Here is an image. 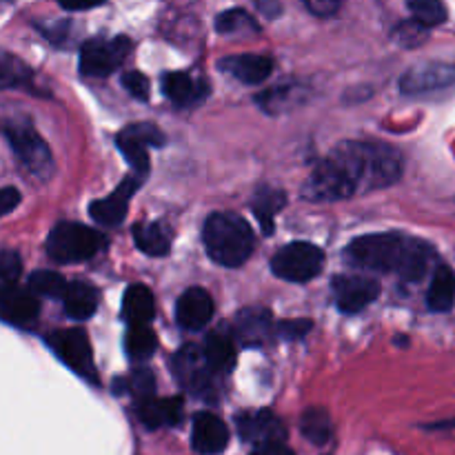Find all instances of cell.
Segmentation results:
<instances>
[{"label": "cell", "mask_w": 455, "mask_h": 455, "mask_svg": "<svg viewBox=\"0 0 455 455\" xmlns=\"http://www.w3.org/2000/svg\"><path fill=\"white\" fill-rule=\"evenodd\" d=\"M216 29L220 34L231 36V34H258L260 27L258 22L249 16L244 9H229V12H222L216 20Z\"/></svg>", "instance_id": "33"}, {"label": "cell", "mask_w": 455, "mask_h": 455, "mask_svg": "<svg viewBox=\"0 0 455 455\" xmlns=\"http://www.w3.org/2000/svg\"><path fill=\"white\" fill-rule=\"evenodd\" d=\"M123 84L138 100H147L149 98V78L145 74H140V71H127V74H123Z\"/></svg>", "instance_id": "39"}, {"label": "cell", "mask_w": 455, "mask_h": 455, "mask_svg": "<svg viewBox=\"0 0 455 455\" xmlns=\"http://www.w3.org/2000/svg\"><path fill=\"white\" fill-rule=\"evenodd\" d=\"M163 93L176 105H194L207 96V84L194 80L185 71H169L163 76Z\"/></svg>", "instance_id": "22"}, {"label": "cell", "mask_w": 455, "mask_h": 455, "mask_svg": "<svg viewBox=\"0 0 455 455\" xmlns=\"http://www.w3.org/2000/svg\"><path fill=\"white\" fill-rule=\"evenodd\" d=\"M200 351H203L204 363L213 373H227L235 364L234 340L222 331H213Z\"/></svg>", "instance_id": "27"}, {"label": "cell", "mask_w": 455, "mask_h": 455, "mask_svg": "<svg viewBox=\"0 0 455 455\" xmlns=\"http://www.w3.org/2000/svg\"><path fill=\"white\" fill-rule=\"evenodd\" d=\"M62 305L69 318L87 320L98 309V291L89 283H71L62 293Z\"/></svg>", "instance_id": "24"}, {"label": "cell", "mask_w": 455, "mask_h": 455, "mask_svg": "<svg viewBox=\"0 0 455 455\" xmlns=\"http://www.w3.org/2000/svg\"><path fill=\"white\" fill-rule=\"evenodd\" d=\"M394 40H398L403 47H416V44L425 43L427 40V27L418 25L416 20H409L398 25V29L394 31Z\"/></svg>", "instance_id": "36"}, {"label": "cell", "mask_w": 455, "mask_h": 455, "mask_svg": "<svg viewBox=\"0 0 455 455\" xmlns=\"http://www.w3.org/2000/svg\"><path fill=\"white\" fill-rule=\"evenodd\" d=\"M20 204V191L16 187H3L0 189V216H7Z\"/></svg>", "instance_id": "41"}, {"label": "cell", "mask_w": 455, "mask_h": 455, "mask_svg": "<svg viewBox=\"0 0 455 455\" xmlns=\"http://www.w3.org/2000/svg\"><path fill=\"white\" fill-rule=\"evenodd\" d=\"M22 271V260L16 251L7 249V251H0V280L4 284H13L18 280Z\"/></svg>", "instance_id": "37"}, {"label": "cell", "mask_w": 455, "mask_h": 455, "mask_svg": "<svg viewBox=\"0 0 455 455\" xmlns=\"http://www.w3.org/2000/svg\"><path fill=\"white\" fill-rule=\"evenodd\" d=\"M409 12L413 13V20L422 27H435V25H443L447 20V9H444L443 3L438 0H411L407 4Z\"/></svg>", "instance_id": "34"}, {"label": "cell", "mask_w": 455, "mask_h": 455, "mask_svg": "<svg viewBox=\"0 0 455 455\" xmlns=\"http://www.w3.org/2000/svg\"><path fill=\"white\" fill-rule=\"evenodd\" d=\"M234 329L244 347H260L274 333V318L265 307H247L235 315Z\"/></svg>", "instance_id": "17"}, {"label": "cell", "mask_w": 455, "mask_h": 455, "mask_svg": "<svg viewBox=\"0 0 455 455\" xmlns=\"http://www.w3.org/2000/svg\"><path fill=\"white\" fill-rule=\"evenodd\" d=\"M154 311L156 302L149 287H145V284H132V287H127L123 298V318L132 327H147L149 320L154 318Z\"/></svg>", "instance_id": "23"}, {"label": "cell", "mask_w": 455, "mask_h": 455, "mask_svg": "<svg viewBox=\"0 0 455 455\" xmlns=\"http://www.w3.org/2000/svg\"><path fill=\"white\" fill-rule=\"evenodd\" d=\"M331 289L336 307L342 314H360L380 296L378 280L364 278V275H336Z\"/></svg>", "instance_id": "11"}, {"label": "cell", "mask_w": 455, "mask_h": 455, "mask_svg": "<svg viewBox=\"0 0 455 455\" xmlns=\"http://www.w3.org/2000/svg\"><path fill=\"white\" fill-rule=\"evenodd\" d=\"M302 194L311 203H333V200L351 198V196L358 194V189H355L354 178H351L345 160L340 158L338 151H333L311 172L305 187H302Z\"/></svg>", "instance_id": "5"}, {"label": "cell", "mask_w": 455, "mask_h": 455, "mask_svg": "<svg viewBox=\"0 0 455 455\" xmlns=\"http://www.w3.org/2000/svg\"><path fill=\"white\" fill-rule=\"evenodd\" d=\"M60 7L65 9V12H84V9H93V7H100V3H60Z\"/></svg>", "instance_id": "43"}, {"label": "cell", "mask_w": 455, "mask_h": 455, "mask_svg": "<svg viewBox=\"0 0 455 455\" xmlns=\"http://www.w3.org/2000/svg\"><path fill=\"white\" fill-rule=\"evenodd\" d=\"M213 318V300L204 289H187L176 302V320L182 329L200 331Z\"/></svg>", "instance_id": "15"}, {"label": "cell", "mask_w": 455, "mask_h": 455, "mask_svg": "<svg viewBox=\"0 0 455 455\" xmlns=\"http://www.w3.org/2000/svg\"><path fill=\"white\" fill-rule=\"evenodd\" d=\"M300 431L311 444H327L331 438V418L324 409H307L300 418Z\"/></svg>", "instance_id": "29"}, {"label": "cell", "mask_w": 455, "mask_h": 455, "mask_svg": "<svg viewBox=\"0 0 455 455\" xmlns=\"http://www.w3.org/2000/svg\"><path fill=\"white\" fill-rule=\"evenodd\" d=\"M235 427H238V434L244 443L258 444V447L283 443L287 438V429H284L283 420L275 418L271 411L244 413V416L235 418Z\"/></svg>", "instance_id": "14"}, {"label": "cell", "mask_w": 455, "mask_h": 455, "mask_svg": "<svg viewBox=\"0 0 455 455\" xmlns=\"http://www.w3.org/2000/svg\"><path fill=\"white\" fill-rule=\"evenodd\" d=\"M209 258L222 267H243L253 253V231L235 213H213L203 229Z\"/></svg>", "instance_id": "3"}, {"label": "cell", "mask_w": 455, "mask_h": 455, "mask_svg": "<svg viewBox=\"0 0 455 455\" xmlns=\"http://www.w3.org/2000/svg\"><path fill=\"white\" fill-rule=\"evenodd\" d=\"M0 314L18 324H29L38 318L40 302L27 289L16 284H0Z\"/></svg>", "instance_id": "18"}, {"label": "cell", "mask_w": 455, "mask_h": 455, "mask_svg": "<svg viewBox=\"0 0 455 455\" xmlns=\"http://www.w3.org/2000/svg\"><path fill=\"white\" fill-rule=\"evenodd\" d=\"M323 249L311 243H291L271 258V271L287 283H309L323 271Z\"/></svg>", "instance_id": "6"}, {"label": "cell", "mask_w": 455, "mask_h": 455, "mask_svg": "<svg viewBox=\"0 0 455 455\" xmlns=\"http://www.w3.org/2000/svg\"><path fill=\"white\" fill-rule=\"evenodd\" d=\"M191 444L198 453L218 455L229 444V429L225 422L213 413H198L194 418V434H191Z\"/></svg>", "instance_id": "16"}, {"label": "cell", "mask_w": 455, "mask_h": 455, "mask_svg": "<svg viewBox=\"0 0 455 455\" xmlns=\"http://www.w3.org/2000/svg\"><path fill=\"white\" fill-rule=\"evenodd\" d=\"M351 265L382 274H398L404 283H418L435 258L434 247L403 234H371L351 240L345 249Z\"/></svg>", "instance_id": "1"}, {"label": "cell", "mask_w": 455, "mask_h": 455, "mask_svg": "<svg viewBox=\"0 0 455 455\" xmlns=\"http://www.w3.org/2000/svg\"><path fill=\"white\" fill-rule=\"evenodd\" d=\"M49 347L56 351L58 358L67 364V367L74 369L78 376L83 378H96V369H93V354L92 345H89V338L83 329H60V331L52 333L47 338Z\"/></svg>", "instance_id": "10"}, {"label": "cell", "mask_w": 455, "mask_h": 455, "mask_svg": "<svg viewBox=\"0 0 455 455\" xmlns=\"http://www.w3.org/2000/svg\"><path fill=\"white\" fill-rule=\"evenodd\" d=\"M251 455H296L287 444L275 443V444H262V447H256Z\"/></svg>", "instance_id": "42"}, {"label": "cell", "mask_w": 455, "mask_h": 455, "mask_svg": "<svg viewBox=\"0 0 455 455\" xmlns=\"http://www.w3.org/2000/svg\"><path fill=\"white\" fill-rule=\"evenodd\" d=\"M311 329H314L311 320H283L275 327V331H278V336L283 340H302Z\"/></svg>", "instance_id": "38"}, {"label": "cell", "mask_w": 455, "mask_h": 455, "mask_svg": "<svg viewBox=\"0 0 455 455\" xmlns=\"http://www.w3.org/2000/svg\"><path fill=\"white\" fill-rule=\"evenodd\" d=\"M449 87H455V65L449 62H425L409 69L400 80V89L407 96H422Z\"/></svg>", "instance_id": "12"}, {"label": "cell", "mask_w": 455, "mask_h": 455, "mask_svg": "<svg viewBox=\"0 0 455 455\" xmlns=\"http://www.w3.org/2000/svg\"><path fill=\"white\" fill-rule=\"evenodd\" d=\"M142 178L136 176V173H129L114 191L111 196H107L105 200H96V203L89 204V213L96 222L105 227H116L124 220L127 216V207L132 196L136 194V189L140 187Z\"/></svg>", "instance_id": "13"}, {"label": "cell", "mask_w": 455, "mask_h": 455, "mask_svg": "<svg viewBox=\"0 0 455 455\" xmlns=\"http://www.w3.org/2000/svg\"><path fill=\"white\" fill-rule=\"evenodd\" d=\"M31 83V69L13 53L0 52V89L27 87Z\"/></svg>", "instance_id": "30"}, {"label": "cell", "mask_w": 455, "mask_h": 455, "mask_svg": "<svg viewBox=\"0 0 455 455\" xmlns=\"http://www.w3.org/2000/svg\"><path fill=\"white\" fill-rule=\"evenodd\" d=\"M133 243L147 256H167L172 249V235L163 222H138L133 227Z\"/></svg>", "instance_id": "25"}, {"label": "cell", "mask_w": 455, "mask_h": 455, "mask_svg": "<svg viewBox=\"0 0 455 455\" xmlns=\"http://www.w3.org/2000/svg\"><path fill=\"white\" fill-rule=\"evenodd\" d=\"M138 418L147 429H163V427H176L182 420V400L180 398H147L138 403Z\"/></svg>", "instance_id": "20"}, {"label": "cell", "mask_w": 455, "mask_h": 455, "mask_svg": "<svg viewBox=\"0 0 455 455\" xmlns=\"http://www.w3.org/2000/svg\"><path fill=\"white\" fill-rule=\"evenodd\" d=\"M67 283L60 274L56 271H36L29 275V291L34 296H47V298H62Z\"/></svg>", "instance_id": "35"}, {"label": "cell", "mask_w": 455, "mask_h": 455, "mask_svg": "<svg viewBox=\"0 0 455 455\" xmlns=\"http://www.w3.org/2000/svg\"><path fill=\"white\" fill-rule=\"evenodd\" d=\"M116 142H118L120 154L132 164V173L145 178L149 173V151L147 149L149 147H163L164 133L156 124L149 123L129 124L124 132H120Z\"/></svg>", "instance_id": "9"}, {"label": "cell", "mask_w": 455, "mask_h": 455, "mask_svg": "<svg viewBox=\"0 0 455 455\" xmlns=\"http://www.w3.org/2000/svg\"><path fill=\"white\" fill-rule=\"evenodd\" d=\"M220 69L244 84H262L274 71V60L262 53H238L220 60Z\"/></svg>", "instance_id": "19"}, {"label": "cell", "mask_w": 455, "mask_h": 455, "mask_svg": "<svg viewBox=\"0 0 455 455\" xmlns=\"http://www.w3.org/2000/svg\"><path fill=\"white\" fill-rule=\"evenodd\" d=\"M284 204H287L284 191L271 189V187H262V189H258L251 207H253V213H256L258 222L262 225V231H265L267 235L274 234V218Z\"/></svg>", "instance_id": "28"}, {"label": "cell", "mask_w": 455, "mask_h": 455, "mask_svg": "<svg viewBox=\"0 0 455 455\" xmlns=\"http://www.w3.org/2000/svg\"><path fill=\"white\" fill-rule=\"evenodd\" d=\"M305 7L309 9L314 16L318 18H331L333 13L340 9V3L338 0H307Z\"/></svg>", "instance_id": "40"}, {"label": "cell", "mask_w": 455, "mask_h": 455, "mask_svg": "<svg viewBox=\"0 0 455 455\" xmlns=\"http://www.w3.org/2000/svg\"><path fill=\"white\" fill-rule=\"evenodd\" d=\"M133 43L124 36L118 38H93L80 49V74L89 78H105L120 69L132 52Z\"/></svg>", "instance_id": "7"}, {"label": "cell", "mask_w": 455, "mask_h": 455, "mask_svg": "<svg viewBox=\"0 0 455 455\" xmlns=\"http://www.w3.org/2000/svg\"><path fill=\"white\" fill-rule=\"evenodd\" d=\"M173 369H176L182 385H187L189 389H204V387H209L213 373L207 367V363H204L203 351L198 347H185V349L178 351L176 358H173Z\"/></svg>", "instance_id": "21"}, {"label": "cell", "mask_w": 455, "mask_h": 455, "mask_svg": "<svg viewBox=\"0 0 455 455\" xmlns=\"http://www.w3.org/2000/svg\"><path fill=\"white\" fill-rule=\"evenodd\" d=\"M4 133H7L9 145L22 167L34 176H47L52 169V151H49L47 142L38 136V132L29 123H9L4 127Z\"/></svg>", "instance_id": "8"}, {"label": "cell", "mask_w": 455, "mask_h": 455, "mask_svg": "<svg viewBox=\"0 0 455 455\" xmlns=\"http://www.w3.org/2000/svg\"><path fill=\"white\" fill-rule=\"evenodd\" d=\"M156 378L149 369H136L129 378L114 380V394H133L138 395V403L147 398H154Z\"/></svg>", "instance_id": "31"}, {"label": "cell", "mask_w": 455, "mask_h": 455, "mask_svg": "<svg viewBox=\"0 0 455 455\" xmlns=\"http://www.w3.org/2000/svg\"><path fill=\"white\" fill-rule=\"evenodd\" d=\"M336 151L345 160L358 194L385 189L403 173L400 154L385 142H342Z\"/></svg>", "instance_id": "2"}, {"label": "cell", "mask_w": 455, "mask_h": 455, "mask_svg": "<svg viewBox=\"0 0 455 455\" xmlns=\"http://www.w3.org/2000/svg\"><path fill=\"white\" fill-rule=\"evenodd\" d=\"M156 345H158V340H156V333L151 331L149 324L147 327H129L127 336H124V351L133 360L149 358L156 351Z\"/></svg>", "instance_id": "32"}, {"label": "cell", "mask_w": 455, "mask_h": 455, "mask_svg": "<svg viewBox=\"0 0 455 455\" xmlns=\"http://www.w3.org/2000/svg\"><path fill=\"white\" fill-rule=\"evenodd\" d=\"M102 247H105V235L80 222H60L53 227L47 238V253L62 265L89 260Z\"/></svg>", "instance_id": "4"}, {"label": "cell", "mask_w": 455, "mask_h": 455, "mask_svg": "<svg viewBox=\"0 0 455 455\" xmlns=\"http://www.w3.org/2000/svg\"><path fill=\"white\" fill-rule=\"evenodd\" d=\"M455 302V271L451 267L440 265L431 278L429 291H427V307L435 314H444Z\"/></svg>", "instance_id": "26"}]
</instances>
